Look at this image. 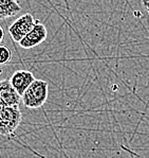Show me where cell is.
<instances>
[{
  "label": "cell",
  "instance_id": "8",
  "mask_svg": "<svg viewBox=\"0 0 149 158\" xmlns=\"http://www.w3.org/2000/svg\"><path fill=\"white\" fill-rule=\"evenodd\" d=\"M13 53L6 45L0 44V65H6L12 60Z\"/></svg>",
  "mask_w": 149,
  "mask_h": 158
},
{
  "label": "cell",
  "instance_id": "1",
  "mask_svg": "<svg viewBox=\"0 0 149 158\" xmlns=\"http://www.w3.org/2000/svg\"><path fill=\"white\" fill-rule=\"evenodd\" d=\"M49 96V84L44 80H35L21 97L25 107L36 109L44 106Z\"/></svg>",
  "mask_w": 149,
  "mask_h": 158
},
{
  "label": "cell",
  "instance_id": "3",
  "mask_svg": "<svg viewBox=\"0 0 149 158\" xmlns=\"http://www.w3.org/2000/svg\"><path fill=\"white\" fill-rule=\"evenodd\" d=\"M36 23L32 14L25 13L20 17H18L15 21L12 23V25L9 27V34L12 37V40L16 43H20L23 38L32 31Z\"/></svg>",
  "mask_w": 149,
  "mask_h": 158
},
{
  "label": "cell",
  "instance_id": "2",
  "mask_svg": "<svg viewBox=\"0 0 149 158\" xmlns=\"http://www.w3.org/2000/svg\"><path fill=\"white\" fill-rule=\"evenodd\" d=\"M20 108L9 107L0 104V135L11 136L18 128L21 122Z\"/></svg>",
  "mask_w": 149,
  "mask_h": 158
},
{
  "label": "cell",
  "instance_id": "6",
  "mask_svg": "<svg viewBox=\"0 0 149 158\" xmlns=\"http://www.w3.org/2000/svg\"><path fill=\"white\" fill-rule=\"evenodd\" d=\"M21 97L12 87L10 80L0 81V104L9 107H18Z\"/></svg>",
  "mask_w": 149,
  "mask_h": 158
},
{
  "label": "cell",
  "instance_id": "7",
  "mask_svg": "<svg viewBox=\"0 0 149 158\" xmlns=\"http://www.w3.org/2000/svg\"><path fill=\"white\" fill-rule=\"evenodd\" d=\"M20 11V4L15 0H0V20L16 16Z\"/></svg>",
  "mask_w": 149,
  "mask_h": 158
},
{
  "label": "cell",
  "instance_id": "9",
  "mask_svg": "<svg viewBox=\"0 0 149 158\" xmlns=\"http://www.w3.org/2000/svg\"><path fill=\"white\" fill-rule=\"evenodd\" d=\"M4 40V30L2 28V26L0 25V43H2Z\"/></svg>",
  "mask_w": 149,
  "mask_h": 158
},
{
  "label": "cell",
  "instance_id": "4",
  "mask_svg": "<svg viewBox=\"0 0 149 158\" xmlns=\"http://www.w3.org/2000/svg\"><path fill=\"white\" fill-rule=\"evenodd\" d=\"M47 36L48 31L45 26L44 23H39V21H36L34 28L19 43V46L21 48H25V49H31V48H34L36 46L40 45L41 43H44Z\"/></svg>",
  "mask_w": 149,
  "mask_h": 158
},
{
  "label": "cell",
  "instance_id": "5",
  "mask_svg": "<svg viewBox=\"0 0 149 158\" xmlns=\"http://www.w3.org/2000/svg\"><path fill=\"white\" fill-rule=\"evenodd\" d=\"M34 81V74L28 70H16L10 79V83H11L12 87L20 97H22L25 91L32 85Z\"/></svg>",
  "mask_w": 149,
  "mask_h": 158
}]
</instances>
